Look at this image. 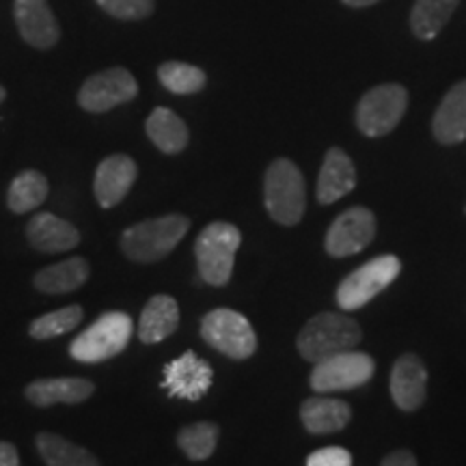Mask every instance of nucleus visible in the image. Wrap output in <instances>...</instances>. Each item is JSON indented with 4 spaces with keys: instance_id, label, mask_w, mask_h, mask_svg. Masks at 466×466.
<instances>
[{
    "instance_id": "obj_31",
    "label": "nucleus",
    "mask_w": 466,
    "mask_h": 466,
    "mask_svg": "<svg viewBox=\"0 0 466 466\" xmlns=\"http://www.w3.org/2000/svg\"><path fill=\"white\" fill-rule=\"evenodd\" d=\"M307 466H352V453L343 447H322L307 458Z\"/></svg>"
},
{
    "instance_id": "obj_29",
    "label": "nucleus",
    "mask_w": 466,
    "mask_h": 466,
    "mask_svg": "<svg viewBox=\"0 0 466 466\" xmlns=\"http://www.w3.org/2000/svg\"><path fill=\"white\" fill-rule=\"evenodd\" d=\"M80 322H83V307H63L58 311H50L35 319L31 324V337L33 339H50V337L66 335L69 330H74Z\"/></svg>"
},
{
    "instance_id": "obj_14",
    "label": "nucleus",
    "mask_w": 466,
    "mask_h": 466,
    "mask_svg": "<svg viewBox=\"0 0 466 466\" xmlns=\"http://www.w3.org/2000/svg\"><path fill=\"white\" fill-rule=\"evenodd\" d=\"M391 398L406 412L417 410L428 393V370L417 354L406 352L395 360L391 370Z\"/></svg>"
},
{
    "instance_id": "obj_34",
    "label": "nucleus",
    "mask_w": 466,
    "mask_h": 466,
    "mask_svg": "<svg viewBox=\"0 0 466 466\" xmlns=\"http://www.w3.org/2000/svg\"><path fill=\"white\" fill-rule=\"evenodd\" d=\"M343 5H348V7H354V9H363V7H370V5H376L378 0H341Z\"/></svg>"
},
{
    "instance_id": "obj_9",
    "label": "nucleus",
    "mask_w": 466,
    "mask_h": 466,
    "mask_svg": "<svg viewBox=\"0 0 466 466\" xmlns=\"http://www.w3.org/2000/svg\"><path fill=\"white\" fill-rule=\"evenodd\" d=\"M408 106V91L401 85H378L359 100L357 127L365 137L380 138L395 130Z\"/></svg>"
},
{
    "instance_id": "obj_20",
    "label": "nucleus",
    "mask_w": 466,
    "mask_h": 466,
    "mask_svg": "<svg viewBox=\"0 0 466 466\" xmlns=\"http://www.w3.org/2000/svg\"><path fill=\"white\" fill-rule=\"evenodd\" d=\"M300 419L307 432L333 434L346 428L352 419V410L343 400L309 398L300 406Z\"/></svg>"
},
{
    "instance_id": "obj_13",
    "label": "nucleus",
    "mask_w": 466,
    "mask_h": 466,
    "mask_svg": "<svg viewBox=\"0 0 466 466\" xmlns=\"http://www.w3.org/2000/svg\"><path fill=\"white\" fill-rule=\"evenodd\" d=\"M137 162L126 154H115L102 160L96 171V182H93L97 203L106 209L119 206L130 192L132 184L137 182Z\"/></svg>"
},
{
    "instance_id": "obj_7",
    "label": "nucleus",
    "mask_w": 466,
    "mask_h": 466,
    "mask_svg": "<svg viewBox=\"0 0 466 466\" xmlns=\"http://www.w3.org/2000/svg\"><path fill=\"white\" fill-rule=\"evenodd\" d=\"M201 337L225 357L244 360L258 350V335L242 313L231 309H214L201 319Z\"/></svg>"
},
{
    "instance_id": "obj_16",
    "label": "nucleus",
    "mask_w": 466,
    "mask_h": 466,
    "mask_svg": "<svg viewBox=\"0 0 466 466\" xmlns=\"http://www.w3.org/2000/svg\"><path fill=\"white\" fill-rule=\"evenodd\" d=\"M354 186H357V168L350 156L339 147H330L324 156L322 168H319L316 190L318 201L322 206H330L346 197L348 192H352Z\"/></svg>"
},
{
    "instance_id": "obj_27",
    "label": "nucleus",
    "mask_w": 466,
    "mask_h": 466,
    "mask_svg": "<svg viewBox=\"0 0 466 466\" xmlns=\"http://www.w3.org/2000/svg\"><path fill=\"white\" fill-rule=\"evenodd\" d=\"M218 436H220V430L217 423L199 421V423L186 425V428L179 430L177 445L179 450L186 453V458L195 460V462H201V460H208L214 453V450H217Z\"/></svg>"
},
{
    "instance_id": "obj_5",
    "label": "nucleus",
    "mask_w": 466,
    "mask_h": 466,
    "mask_svg": "<svg viewBox=\"0 0 466 466\" xmlns=\"http://www.w3.org/2000/svg\"><path fill=\"white\" fill-rule=\"evenodd\" d=\"M134 322L127 313L110 311L97 318L69 346V354L78 363H102L121 354L132 339Z\"/></svg>"
},
{
    "instance_id": "obj_21",
    "label": "nucleus",
    "mask_w": 466,
    "mask_h": 466,
    "mask_svg": "<svg viewBox=\"0 0 466 466\" xmlns=\"http://www.w3.org/2000/svg\"><path fill=\"white\" fill-rule=\"evenodd\" d=\"M179 326V307L175 299L165 294L154 296L145 305L138 319V339L143 343H160L173 335Z\"/></svg>"
},
{
    "instance_id": "obj_22",
    "label": "nucleus",
    "mask_w": 466,
    "mask_h": 466,
    "mask_svg": "<svg viewBox=\"0 0 466 466\" xmlns=\"http://www.w3.org/2000/svg\"><path fill=\"white\" fill-rule=\"evenodd\" d=\"M147 137L151 143L158 147L162 154H179L188 145V127L182 121V116L175 115L168 108H156L149 115L147 124H145Z\"/></svg>"
},
{
    "instance_id": "obj_8",
    "label": "nucleus",
    "mask_w": 466,
    "mask_h": 466,
    "mask_svg": "<svg viewBox=\"0 0 466 466\" xmlns=\"http://www.w3.org/2000/svg\"><path fill=\"white\" fill-rule=\"evenodd\" d=\"M376 363L370 354L365 352H348L335 354L319 360L313 367L309 384L311 389L319 395L324 393H335V391H352V389L363 387L374 378Z\"/></svg>"
},
{
    "instance_id": "obj_33",
    "label": "nucleus",
    "mask_w": 466,
    "mask_h": 466,
    "mask_svg": "<svg viewBox=\"0 0 466 466\" xmlns=\"http://www.w3.org/2000/svg\"><path fill=\"white\" fill-rule=\"evenodd\" d=\"M0 466H20V453L7 441H0Z\"/></svg>"
},
{
    "instance_id": "obj_23",
    "label": "nucleus",
    "mask_w": 466,
    "mask_h": 466,
    "mask_svg": "<svg viewBox=\"0 0 466 466\" xmlns=\"http://www.w3.org/2000/svg\"><path fill=\"white\" fill-rule=\"evenodd\" d=\"M89 279V261L83 258H72L58 261L55 266L44 268L35 275V288L44 294H67L78 289Z\"/></svg>"
},
{
    "instance_id": "obj_26",
    "label": "nucleus",
    "mask_w": 466,
    "mask_h": 466,
    "mask_svg": "<svg viewBox=\"0 0 466 466\" xmlns=\"http://www.w3.org/2000/svg\"><path fill=\"white\" fill-rule=\"evenodd\" d=\"M46 197H48V179L39 171H22L9 186L7 206L11 212L26 214L42 206Z\"/></svg>"
},
{
    "instance_id": "obj_6",
    "label": "nucleus",
    "mask_w": 466,
    "mask_h": 466,
    "mask_svg": "<svg viewBox=\"0 0 466 466\" xmlns=\"http://www.w3.org/2000/svg\"><path fill=\"white\" fill-rule=\"evenodd\" d=\"M401 272V261L395 255H380L367 261L343 279L337 288V305L343 311H357L376 299Z\"/></svg>"
},
{
    "instance_id": "obj_28",
    "label": "nucleus",
    "mask_w": 466,
    "mask_h": 466,
    "mask_svg": "<svg viewBox=\"0 0 466 466\" xmlns=\"http://www.w3.org/2000/svg\"><path fill=\"white\" fill-rule=\"evenodd\" d=\"M158 78L167 91L177 93V96L199 93L208 83L206 72H203V69L190 66V63H179V61L162 63L158 69Z\"/></svg>"
},
{
    "instance_id": "obj_2",
    "label": "nucleus",
    "mask_w": 466,
    "mask_h": 466,
    "mask_svg": "<svg viewBox=\"0 0 466 466\" xmlns=\"http://www.w3.org/2000/svg\"><path fill=\"white\" fill-rule=\"evenodd\" d=\"M190 229V220L184 214H168L162 218L143 220L127 227L121 236V250L137 264H154L173 253Z\"/></svg>"
},
{
    "instance_id": "obj_19",
    "label": "nucleus",
    "mask_w": 466,
    "mask_h": 466,
    "mask_svg": "<svg viewBox=\"0 0 466 466\" xmlns=\"http://www.w3.org/2000/svg\"><path fill=\"white\" fill-rule=\"evenodd\" d=\"M26 238L42 253H66L80 242L78 229L50 212L35 214L26 227Z\"/></svg>"
},
{
    "instance_id": "obj_15",
    "label": "nucleus",
    "mask_w": 466,
    "mask_h": 466,
    "mask_svg": "<svg viewBox=\"0 0 466 466\" xmlns=\"http://www.w3.org/2000/svg\"><path fill=\"white\" fill-rule=\"evenodd\" d=\"M15 25L26 44L33 48L48 50L58 42V22L48 0H15Z\"/></svg>"
},
{
    "instance_id": "obj_4",
    "label": "nucleus",
    "mask_w": 466,
    "mask_h": 466,
    "mask_svg": "<svg viewBox=\"0 0 466 466\" xmlns=\"http://www.w3.org/2000/svg\"><path fill=\"white\" fill-rule=\"evenodd\" d=\"M242 244V233L231 223H212L195 240L199 275L214 288H223L233 275V261Z\"/></svg>"
},
{
    "instance_id": "obj_12",
    "label": "nucleus",
    "mask_w": 466,
    "mask_h": 466,
    "mask_svg": "<svg viewBox=\"0 0 466 466\" xmlns=\"http://www.w3.org/2000/svg\"><path fill=\"white\" fill-rule=\"evenodd\" d=\"M165 391L171 398L199 401L212 387V367L195 352H184L165 367Z\"/></svg>"
},
{
    "instance_id": "obj_17",
    "label": "nucleus",
    "mask_w": 466,
    "mask_h": 466,
    "mask_svg": "<svg viewBox=\"0 0 466 466\" xmlns=\"http://www.w3.org/2000/svg\"><path fill=\"white\" fill-rule=\"evenodd\" d=\"M432 134L441 145L466 141V80H460L445 93L434 113Z\"/></svg>"
},
{
    "instance_id": "obj_10",
    "label": "nucleus",
    "mask_w": 466,
    "mask_h": 466,
    "mask_svg": "<svg viewBox=\"0 0 466 466\" xmlns=\"http://www.w3.org/2000/svg\"><path fill=\"white\" fill-rule=\"evenodd\" d=\"M137 96L138 85L134 76L126 67H110L85 80L78 93V104L89 113H108Z\"/></svg>"
},
{
    "instance_id": "obj_25",
    "label": "nucleus",
    "mask_w": 466,
    "mask_h": 466,
    "mask_svg": "<svg viewBox=\"0 0 466 466\" xmlns=\"http://www.w3.org/2000/svg\"><path fill=\"white\" fill-rule=\"evenodd\" d=\"M460 0H415L410 11V28L415 37L423 42H432L450 22Z\"/></svg>"
},
{
    "instance_id": "obj_18",
    "label": "nucleus",
    "mask_w": 466,
    "mask_h": 466,
    "mask_svg": "<svg viewBox=\"0 0 466 466\" xmlns=\"http://www.w3.org/2000/svg\"><path fill=\"white\" fill-rule=\"evenodd\" d=\"M96 384L85 378H46L35 380L26 387V400L39 408L55 404H80L89 400Z\"/></svg>"
},
{
    "instance_id": "obj_3",
    "label": "nucleus",
    "mask_w": 466,
    "mask_h": 466,
    "mask_svg": "<svg viewBox=\"0 0 466 466\" xmlns=\"http://www.w3.org/2000/svg\"><path fill=\"white\" fill-rule=\"evenodd\" d=\"M264 201L279 225H299L307 209V188L300 168L288 158H277L264 177Z\"/></svg>"
},
{
    "instance_id": "obj_1",
    "label": "nucleus",
    "mask_w": 466,
    "mask_h": 466,
    "mask_svg": "<svg viewBox=\"0 0 466 466\" xmlns=\"http://www.w3.org/2000/svg\"><path fill=\"white\" fill-rule=\"evenodd\" d=\"M363 339V330L357 319H352L346 313L324 311L313 316L302 326L296 339L300 357L309 363H319V360L335 357V354L354 350Z\"/></svg>"
},
{
    "instance_id": "obj_30",
    "label": "nucleus",
    "mask_w": 466,
    "mask_h": 466,
    "mask_svg": "<svg viewBox=\"0 0 466 466\" xmlns=\"http://www.w3.org/2000/svg\"><path fill=\"white\" fill-rule=\"evenodd\" d=\"M96 3L119 20H145L156 7L154 0H96Z\"/></svg>"
},
{
    "instance_id": "obj_24",
    "label": "nucleus",
    "mask_w": 466,
    "mask_h": 466,
    "mask_svg": "<svg viewBox=\"0 0 466 466\" xmlns=\"http://www.w3.org/2000/svg\"><path fill=\"white\" fill-rule=\"evenodd\" d=\"M35 445H37V451L46 466H102L100 460L93 456L89 450L58 434H37Z\"/></svg>"
},
{
    "instance_id": "obj_35",
    "label": "nucleus",
    "mask_w": 466,
    "mask_h": 466,
    "mask_svg": "<svg viewBox=\"0 0 466 466\" xmlns=\"http://www.w3.org/2000/svg\"><path fill=\"white\" fill-rule=\"evenodd\" d=\"M5 96H7V93H5V89H3V85H0V102L5 100Z\"/></svg>"
},
{
    "instance_id": "obj_32",
    "label": "nucleus",
    "mask_w": 466,
    "mask_h": 466,
    "mask_svg": "<svg viewBox=\"0 0 466 466\" xmlns=\"http://www.w3.org/2000/svg\"><path fill=\"white\" fill-rule=\"evenodd\" d=\"M380 466H417V458L415 453H410L408 450H398L389 453L380 462Z\"/></svg>"
},
{
    "instance_id": "obj_11",
    "label": "nucleus",
    "mask_w": 466,
    "mask_h": 466,
    "mask_svg": "<svg viewBox=\"0 0 466 466\" xmlns=\"http://www.w3.org/2000/svg\"><path fill=\"white\" fill-rule=\"evenodd\" d=\"M376 236V217L367 208H350L333 220L324 238L330 258H350L363 250Z\"/></svg>"
}]
</instances>
